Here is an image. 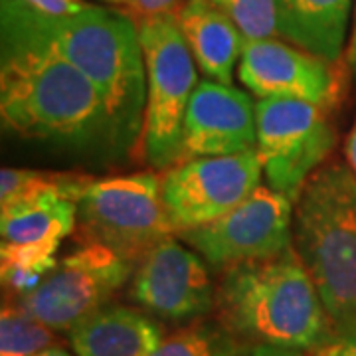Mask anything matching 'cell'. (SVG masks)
<instances>
[{"instance_id": "1", "label": "cell", "mask_w": 356, "mask_h": 356, "mask_svg": "<svg viewBox=\"0 0 356 356\" xmlns=\"http://www.w3.org/2000/svg\"><path fill=\"white\" fill-rule=\"evenodd\" d=\"M0 117L4 131L72 153L129 151L95 86L36 16L2 6Z\"/></svg>"}, {"instance_id": "2", "label": "cell", "mask_w": 356, "mask_h": 356, "mask_svg": "<svg viewBox=\"0 0 356 356\" xmlns=\"http://www.w3.org/2000/svg\"><path fill=\"white\" fill-rule=\"evenodd\" d=\"M216 311L250 348L275 346L311 355L337 339L295 245L273 257L226 267L216 289Z\"/></svg>"}, {"instance_id": "3", "label": "cell", "mask_w": 356, "mask_h": 356, "mask_svg": "<svg viewBox=\"0 0 356 356\" xmlns=\"http://www.w3.org/2000/svg\"><path fill=\"white\" fill-rule=\"evenodd\" d=\"M293 245L337 339L356 337V175L350 166L332 161L307 180L293 212Z\"/></svg>"}, {"instance_id": "4", "label": "cell", "mask_w": 356, "mask_h": 356, "mask_svg": "<svg viewBox=\"0 0 356 356\" xmlns=\"http://www.w3.org/2000/svg\"><path fill=\"white\" fill-rule=\"evenodd\" d=\"M38 20L58 50L95 86L131 149L143 135L147 107V67L137 22L93 4L72 16Z\"/></svg>"}, {"instance_id": "5", "label": "cell", "mask_w": 356, "mask_h": 356, "mask_svg": "<svg viewBox=\"0 0 356 356\" xmlns=\"http://www.w3.org/2000/svg\"><path fill=\"white\" fill-rule=\"evenodd\" d=\"M147 67V107L143 151L154 168L178 165L184 117L196 89L194 56L180 30L177 14L135 18Z\"/></svg>"}, {"instance_id": "6", "label": "cell", "mask_w": 356, "mask_h": 356, "mask_svg": "<svg viewBox=\"0 0 356 356\" xmlns=\"http://www.w3.org/2000/svg\"><path fill=\"white\" fill-rule=\"evenodd\" d=\"M83 243H99L131 264L177 229L163 198V178L154 172L93 178L77 200V226Z\"/></svg>"}, {"instance_id": "7", "label": "cell", "mask_w": 356, "mask_h": 356, "mask_svg": "<svg viewBox=\"0 0 356 356\" xmlns=\"http://www.w3.org/2000/svg\"><path fill=\"white\" fill-rule=\"evenodd\" d=\"M257 154L273 191L297 202L307 180L327 161L337 143L327 109L295 97L255 103Z\"/></svg>"}, {"instance_id": "8", "label": "cell", "mask_w": 356, "mask_h": 356, "mask_svg": "<svg viewBox=\"0 0 356 356\" xmlns=\"http://www.w3.org/2000/svg\"><path fill=\"white\" fill-rule=\"evenodd\" d=\"M133 266L105 245L86 243L60 259L34 287L20 293L18 303L51 331L70 332L105 307L127 283Z\"/></svg>"}, {"instance_id": "9", "label": "cell", "mask_w": 356, "mask_h": 356, "mask_svg": "<svg viewBox=\"0 0 356 356\" xmlns=\"http://www.w3.org/2000/svg\"><path fill=\"white\" fill-rule=\"evenodd\" d=\"M79 196L51 188L0 208V259L6 283L24 293L56 266L60 243L77 226Z\"/></svg>"}, {"instance_id": "10", "label": "cell", "mask_w": 356, "mask_h": 356, "mask_svg": "<svg viewBox=\"0 0 356 356\" xmlns=\"http://www.w3.org/2000/svg\"><path fill=\"white\" fill-rule=\"evenodd\" d=\"M178 236L212 267L273 257L293 245L291 200L259 184L228 214Z\"/></svg>"}, {"instance_id": "11", "label": "cell", "mask_w": 356, "mask_h": 356, "mask_svg": "<svg viewBox=\"0 0 356 356\" xmlns=\"http://www.w3.org/2000/svg\"><path fill=\"white\" fill-rule=\"evenodd\" d=\"M264 166L257 151L198 156L175 165L163 177V198L178 232L210 224L250 198Z\"/></svg>"}, {"instance_id": "12", "label": "cell", "mask_w": 356, "mask_h": 356, "mask_svg": "<svg viewBox=\"0 0 356 356\" xmlns=\"http://www.w3.org/2000/svg\"><path fill=\"white\" fill-rule=\"evenodd\" d=\"M131 299L172 323L194 321L216 309V289L202 257L172 236L137 264Z\"/></svg>"}, {"instance_id": "13", "label": "cell", "mask_w": 356, "mask_h": 356, "mask_svg": "<svg viewBox=\"0 0 356 356\" xmlns=\"http://www.w3.org/2000/svg\"><path fill=\"white\" fill-rule=\"evenodd\" d=\"M238 76L259 99L295 97L325 109L339 99L332 62L275 38L243 42Z\"/></svg>"}, {"instance_id": "14", "label": "cell", "mask_w": 356, "mask_h": 356, "mask_svg": "<svg viewBox=\"0 0 356 356\" xmlns=\"http://www.w3.org/2000/svg\"><path fill=\"white\" fill-rule=\"evenodd\" d=\"M252 151H257V119L250 95L214 79L198 81L184 117L178 163Z\"/></svg>"}, {"instance_id": "15", "label": "cell", "mask_w": 356, "mask_h": 356, "mask_svg": "<svg viewBox=\"0 0 356 356\" xmlns=\"http://www.w3.org/2000/svg\"><path fill=\"white\" fill-rule=\"evenodd\" d=\"M177 20L204 76L232 86L243 38L229 14L216 0H184Z\"/></svg>"}, {"instance_id": "16", "label": "cell", "mask_w": 356, "mask_h": 356, "mask_svg": "<svg viewBox=\"0 0 356 356\" xmlns=\"http://www.w3.org/2000/svg\"><path fill=\"white\" fill-rule=\"evenodd\" d=\"M161 341L153 318L123 305L102 307L70 331L77 356H149Z\"/></svg>"}, {"instance_id": "17", "label": "cell", "mask_w": 356, "mask_h": 356, "mask_svg": "<svg viewBox=\"0 0 356 356\" xmlns=\"http://www.w3.org/2000/svg\"><path fill=\"white\" fill-rule=\"evenodd\" d=\"M353 0H275L280 38L318 56L339 62Z\"/></svg>"}, {"instance_id": "18", "label": "cell", "mask_w": 356, "mask_h": 356, "mask_svg": "<svg viewBox=\"0 0 356 356\" xmlns=\"http://www.w3.org/2000/svg\"><path fill=\"white\" fill-rule=\"evenodd\" d=\"M250 346L216 321H202L166 337L149 356H243Z\"/></svg>"}, {"instance_id": "19", "label": "cell", "mask_w": 356, "mask_h": 356, "mask_svg": "<svg viewBox=\"0 0 356 356\" xmlns=\"http://www.w3.org/2000/svg\"><path fill=\"white\" fill-rule=\"evenodd\" d=\"M48 325L28 313L20 303L2 307L0 315V356H34L54 346Z\"/></svg>"}, {"instance_id": "20", "label": "cell", "mask_w": 356, "mask_h": 356, "mask_svg": "<svg viewBox=\"0 0 356 356\" xmlns=\"http://www.w3.org/2000/svg\"><path fill=\"white\" fill-rule=\"evenodd\" d=\"M93 178L74 172H46V170H28V168H2L0 172V208L10 206L20 200H28L36 194L65 188L83 194Z\"/></svg>"}, {"instance_id": "21", "label": "cell", "mask_w": 356, "mask_h": 356, "mask_svg": "<svg viewBox=\"0 0 356 356\" xmlns=\"http://www.w3.org/2000/svg\"><path fill=\"white\" fill-rule=\"evenodd\" d=\"M220 6L238 26L243 42L280 38L275 0H222Z\"/></svg>"}, {"instance_id": "22", "label": "cell", "mask_w": 356, "mask_h": 356, "mask_svg": "<svg viewBox=\"0 0 356 356\" xmlns=\"http://www.w3.org/2000/svg\"><path fill=\"white\" fill-rule=\"evenodd\" d=\"M2 6L38 18H64L88 10L91 4L83 0H2Z\"/></svg>"}, {"instance_id": "23", "label": "cell", "mask_w": 356, "mask_h": 356, "mask_svg": "<svg viewBox=\"0 0 356 356\" xmlns=\"http://www.w3.org/2000/svg\"><path fill=\"white\" fill-rule=\"evenodd\" d=\"M182 0H129V8L135 13V18L154 16V14H178Z\"/></svg>"}, {"instance_id": "24", "label": "cell", "mask_w": 356, "mask_h": 356, "mask_svg": "<svg viewBox=\"0 0 356 356\" xmlns=\"http://www.w3.org/2000/svg\"><path fill=\"white\" fill-rule=\"evenodd\" d=\"M317 356H356V337L334 339L329 346L315 353Z\"/></svg>"}, {"instance_id": "25", "label": "cell", "mask_w": 356, "mask_h": 356, "mask_svg": "<svg viewBox=\"0 0 356 356\" xmlns=\"http://www.w3.org/2000/svg\"><path fill=\"white\" fill-rule=\"evenodd\" d=\"M243 356H305V353H293V350L275 348V346H254Z\"/></svg>"}, {"instance_id": "26", "label": "cell", "mask_w": 356, "mask_h": 356, "mask_svg": "<svg viewBox=\"0 0 356 356\" xmlns=\"http://www.w3.org/2000/svg\"><path fill=\"white\" fill-rule=\"evenodd\" d=\"M344 156H346V163L350 166V170L356 175V123L355 127L350 129L346 143H344Z\"/></svg>"}, {"instance_id": "27", "label": "cell", "mask_w": 356, "mask_h": 356, "mask_svg": "<svg viewBox=\"0 0 356 356\" xmlns=\"http://www.w3.org/2000/svg\"><path fill=\"white\" fill-rule=\"evenodd\" d=\"M348 65H350V72L355 74L356 77V24H355V32H353V38H350V46H348Z\"/></svg>"}, {"instance_id": "28", "label": "cell", "mask_w": 356, "mask_h": 356, "mask_svg": "<svg viewBox=\"0 0 356 356\" xmlns=\"http://www.w3.org/2000/svg\"><path fill=\"white\" fill-rule=\"evenodd\" d=\"M34 356H72L67 350L64 348H60V346H50V348H46V350H42L38 355Z\"/></svg>"}, {"instance_id": "29", "label": "cell", "mask_w": 356, "mask_h": 356, "mask_svg": "<svg viewBox=\"0 0 356 356\" xmlns=\"http://www.w3.org/2000/svg\"><path fill=\"white\" fill-rule=\"evenodd\" d=\"M105 2H111V4H129V0H105Z\"/></svg>"}, {"instance_id": "30", "label": "cell", "mask_w": 356, "mask_h": 356, "mask_svg": "<svg viewBox=\"0 0 356 356\" xmlns=\"http://www.w3.org/2000/svg\"><path fill=\"white\" fill-rule=\"evenodd\" d=\"M216 2H218V4H220V2H222V0H216Z\"/></svg>"}, {"instance_id": "31", "label": "cell", "mask_w": 356, "mask_h": 356, "mask_svg": "<svg viewBox=\"0 0 356 356\" xmlns=\"http://www.w3.org/2000/svg\"><path fill=\"white\" fill-rule=\"evenodd\" d=\"M313 356H317V355H315V353H313Z\"/></svg>"}, {"instance_id": "32", "label": "cell", "mask_w": 356, "mask_h": 356, "mask_svg": "<svg viewBox=\"0 0 356 356\" xmlns=\"http://www.w3.org/2000/svg\"><path fill=\"white\" fill-rule=\"evenodd\" d=\"M309 356H313V355H309Z\"/></svg>"}]
</instances>
